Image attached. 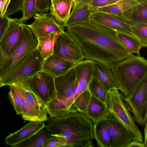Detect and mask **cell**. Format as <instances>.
Masks as SVG:
<instances>
[{
  "label": "cell",
  "instance_id": "cell-1",
  "mask_svg": "<svg viewBox=\"0 0 147 147\" xmlns=\"http://www.w3.org/2000/svg\"><path fill=\"white\" fill-rule=\"evenodd\" d=\"M66 32L78 44L84 58L111 69L133 54L118 39L116 31L90 21L67 26Z\"/></svg>",
  "mask_w": 147,
  "mask_h": 147
},
{
  "label": "cell",
  "instance_id": "cell-2",
  "mask_svg": "<svg viewBox=\"0 0 147 147\" xmlns=\"http://www.w3.org/2000/svg\"><path fill=\"white\" fill-rule=\"evenodd\" d=\"M47 121L45 128L52 134L64 136L69 147H81L85 142L94 138L93 122L82 113H71L58 117H50Z\"/></svg>",
  "mask_w": 147,
  "mask_h": 147
},
{
  "label": "cell",
  "instance_id": "cell-3",
  "mask_svg": "<svg viewBox=\"0 0 147 147\" xmlns=\"http://www.w3.org/2000/svg\"><path fill=\"white\" fill-rule=\"evenodd\" d=\"M112 70L120 88L127 98L147 77V61L140 55L133 54L116 64Z\"/></svg>",
  "mask_w": 147,
  "mask_h": 147
},
{
  "label": "cell",
  "instance_id": "cell-4",
  "mask_svg": "<svg viewBox=\"0 0 147 147\" xmlns=\"http://www.w3.org/2000/svg\"><path fill=\"white\" fill-rule=\"evenodd\" d=\"M123 96L117 89L108 92L107 105L109 111L128 131L133 140L143 142L141 132L127 108Z\"/></svg>",
  "mask_w": 147,
  "mask_h": 147
},
{
  "label": "cell",
  "instance_id": "cell-5",
  "mask_svg": "<svg viewBox=\"0 0 147 147\" xmlns=\"http://www.w3.org/2000/svg\"><path fill=\"white\" fill-rule=\"evenodd\" d=\"M38 41L30 29L24 25L21 40L17 48L7 57L0 68V77L2 79L37 49Z\"/></svg>",
  "mask_w": 147,
  "mask_h": 147
},
{
  "label": "cell",
  "instance_id": "cell-6",
  "mask_svg": "<svg viewBox=\"0 0 147 147\" xmlns=\"http://www.w3.org/2000/svg\"><path fill=\"white\" fill-rule=\"evenodd\" d=\"M45 60L36 49L2 79V87L31 78L42 71Z\"/></svg>",
  "mask_w": 147,
  "mask_h": 147
},
{
  "label": "cell",
  "instance_id": "cell-7",
  "mask_svg": "<svg viewBox=\"0 0 147 147\" xmlns=\"http://www.w3.org/2000/svg\"><path fill=\"white\" fill-rule=\"evenodd\" d=\"M29 87L38 95L46 107L55 99V77L42 70L28 79Z\"/></svg>",
  "mask_w": 147,
  "mask_h": 147
},
{
  "label": "cell",
  "instance_id": "cell-8",
  "mask_svg": "<svg viewBox=\"0 0 147 147\" xmlns=\"http://www.w3.org/2000/svg\"><path fill=\"white\" fill-rule=\"evenodd\" d=\"M124 98L137 122L144 125L147 122V77L130 96Z\"/></svg>",
  "mask_w": 147,
  "mask_h": 147
},
{
  "label": "cell",
  "instance_id": "cell-9",
  "mask_svg": "<svg viewBox=\"0 0 147 147\" xmlns=\"http://www.w3.org/2000/svg\"><path fill=\"white\" fill-rule=\"evenodd\" d=\"M53 55L76 63L84 58L78 44L66 31L61 33L57 39Z\"/></svg>",
  "mask_w": 147,
  "mask_h": 147
},
{
  "label": "cell",
  "instance_id": "cell-10",
  "mask_svg": "<svg viewBox=\"0 0 147 147\" xmlns=\"http://www.w3.org/2000/svg\"><path fill=\"white\" fill-rule=\"evenodd\" d=\"M7 28L0 40V49L7 57L20 44L22 37L24 24L21 19L9 17Z\"/></svg>",
  "mask_w": 147,
  "mask_h": 147
},
{
  "label": "cell",
  "instance_id": "cell-11",
  "mask_svg": "<svg viewBox=\"0 0 147 147\" xmlns=\"http://www.w3.org/2000/svg\"><path fill=\"white\" fill-rule=\"evenodd\" d=\"M33 17V22L24 25L30 29L37 40L52 33L65 32V27L58 23L50 13H37Z\"/></svg>",
  "mask_w": 147,
  "mask_h": 147
},
{
  "label": "cell",
  "instance_id": "cell-12",
  "mask_svg": "<svg viewBox=\"0 0 147 147\" xmlns=\"http://www.w3.org/2000/svg\"><path fill=\"white\" fill-rule=\"evenodd\" d=\"M105 118L108 125L111 147H128L133 140L126 128L110 112Z\"/></svg>",
  "mask_w": 147,
  "mask_h": 147
},
{
  "label": "cell",
  "instance_id": "cell-13",
  "mask_svg": "<svg viewBox=\"0 0 147 147\" xmlns=\"http://www.w3.org/2000/svg\"><path fill=\"white\" fill-rule=\"evenodd\" d=\"M90 19L92 22L109 28L116 32L134 36L132 32L130 26L118 16L94 11H92Z\"/></svg>",
  "mask_w": 147,
  "mask_h": 147
},
{
  "label": "cell",
  "instance_id": "cell-14",
  "mask_svg": "<svg viewBox=\"0 0 147 147\" xmlns=\"http://www.w3.org/2000/svg\"><path fill=\"white\" fill-rule=\"evenodd\" d=\"M77 83V89L71 101L70 108L76 99L82 93L88 89V84L94 73V62L87 59L78 63L74 67Z\"/></svg>",
  "mask_w": 147,
  "mask_h": 147
},
{
  "label": "cell",
  "instance_id": "cell-15",
  "mask_svg": "<svg viewBox=\"0 0 147 147\" xmlns=\"http://www.w3.org/2000/svg\"><path fill=\"white\" fill-rule=\"evenodd\" d=\"M45 125L43 121H30L20 129L7 136L5 142L7 145L13 147L45 128Z\"/></svg>",
  "mask_w": 147,
  "mask_h": 147
},
{
  "label": "cell",
  "instance_id": "cell-16",
  "mask_svg": "<svg viewBox=\"0 0 147 147\" xmlns=\"http://www.w3.org/2000/svg\"><path fill=\"white\" fill-rule=\"evenodd\" d=\"M77 63L53 55L45 60L42 70L57 77L65 74Z\"/></svg>",
  "mask_w": 147,
  "mask_h": 147
},
{
  "label": "cell",
  "instance_id": "cell-17",
  "mask_svg": "<svg viewBox=\"0 0 147 147\" xmlns=\"http://www.w3.org/2000/svg\"><path fill=\"white\" fill-rule=\"evenodd\" d=\"M118 16L130 26L138 24H147V0L142 1Z\"/></svg>",
  "mask_w": 147,
  "mask_h": 147
},
{
  "label": "cell",
  "instance_id": "cell-18",
  "mask_svg": "<svg viewBox=\"0 0 147 147\" xmlns=\"http://www.w3.org/2000/svg\"><path fill=\"white\" fill-rule=\"evenodd\" d=\"M28 78L22 79L25 94L40 121L44 122L48 119L45 105L36 94L29 86Z\"/></svg>",
  "mask_w": 147,
  "mask_h": 147
},
{
  "label": "cell",
  "instance_id": "cell-19",
  "mask_svg": "<svg viewBox=\"0 0 147 147\" xmlns=\"http://www.w3.org/2000/svg\"><path fill=\"white\" fill-rule=\"evenodd\" d=\"M94 62V75L108 92L114 89L120 88L114 76L112 69L99 63Z\"/></svg>",
  "mask_w": 147,
  "mask_h": 147
},
{
  "label": "cell",
  "instance_id": "cell-20",
  "mask_svg": "<svg viewBox=\"0 0 147 147\" xmlns=\"http://www.w3.org/2000/svg\"><path fill=\"white\" fill-rule=\"evenodd\" d=\"M92 11L89 4L79 2L73 6L69 18L63 25L67 27L89 22Z\"/></svg>",
  "mask_w": 147,
  "mask_h": 147
},
{
  "label": "cell",
  "instance_id": "cell-21",
  "mask_svg": "<svg viewBox=\"0 0 147 147\" xmlns=\"http://www.w3.org/2000/svg\"><path fill=\"white\" fill-rule=\"evenodd\" d=\"M109 112L106 103L91 96L84 114L94 124L105 118Z\"/></svg>",
  "mask_w": 147,
  "mask_h": 147
},
{
  "label": "cell",
  "instance_id": "cell-22",
  "mask_svg": "<svg viewBox=\"0 0 147 147\" xmlns=\"http://www.w3.org/2000/svg\"><path fill=\"white\" fill-rule=\"evenodd\" d=\"M11 84L14 86L20 99L23 109L22 118L26 121H40L27 97L22 80H17Z\"/></svg>",
  "mask_w": 147,
  "mask_h": 147
},
{
  "label": "cell",
  "instance_id": "cell-23",
  "mask_svg": "<svg viewBox=\"0 0 147 147\" xmlns=\"http://www.w3.org/2000/svg\"><path fill=\"white\" fill-rule=\"evenodd\" d=\"M73 6L72 0H65L51 4L50 13L58 23L63 25L69 18Z\"/></svg>",
  "mask_w": 147,
  "mask_h": 147
},
{
  "label": "cell",
  "instance_id": "cell-24",
  "mask_svg": "<svg viewBox=\"0 0 147 147\" xmlns=\"http://www.w3.org/2000/svg\"><path fill=\"white\" fill-rule=\"evenodd\" d=\"M93 132L94 138L98 146L111 147L108 125L105 118L94 123Z\"/></svg>",
  "mask_w": 147,
  "mask_h": 147
},
{
  "label": "cell",
  "instance_id": "cell-25",
  "mask_svg": "<svg viewBox=\"0 0 147 147\" xmlns=\"http://www.w3.org/2000/svg\"><path fill=\"white\" fill-rule=\"evenodd\" d=\"M60 34L53 32L47 36L40 37L37 39V49L44 60L53 55L55 42Z\"/></svg>",
  "mask_w": 147,
  "mask_h": 147
},
{
  "label": "cell",
  "instance_id": "cell-26",
  "mask_svg": "<svg viewBox=\"0 0 147 147\" xmlns=\"http://www.w3.org/2000/svg\"><path fill=\"white\" fill-rule=\"evenodd\" d=\"M45 128L13 147H42L45 142L52 134L48 129Z\"/></svg>",
  "mask_w": 147,
  "mask_h": 147
},
{
  "label": "cell",
  "instance_id": "cell-27",
  "mask_svg": "<svg viewBox=\"0 0 147 147\" xmlns=\"http://www.w3.org/2000/svg\"><path fill=\"white\" fill-rule=\"evenodd\" d=\"M88 90L91 96L107 103L108 92L94 75L89 83Z\"/></svg>",
  "mask_w": 147,
  "mask_h": 147
},
{
  "label": "cell",
  "instance_id": "cell-28",
  "mask_svg": "<svg viewBox=\"0 0 147 147\" xmlns=\"http://www.w3.org/2000/svg\"><path fill=\"white\" fill-rule=\"evenodd\" d=\"M117 36L120 42L133 54L140 55V51L143 46L138 38L134 36L117 32Z\"/></svg>",
  "mask_w": 147,
  "mask_h": 147
},
{
  "label": "cell",
  "instance_id": "cell-29",
  "mask_svg": "<svg viewBox=\"0 0 147 147\" xmlns=\"http://www.w3.org/2000/svg\"><path fill=\"white\" fill-rule=\"evenodd\" d=\"M91 96L88 89L82 93L74 101L70 109V113L79 112L85 114Z\"/></svg>",
  "mask_w": 147,
  "mask_h": 147
},
{
  "label": "cell",
  "instance_id": "cell-30",
  "mask_svg": "<svg viewBox=\"0 0 147 147\" xmlns=\"http://www.w3.org/2000/svg\"><path fill=\"white\" fill-rule=\"evenodd\" d=\"M24 0H0V6L3 16L14 14L22 8Z\"/></svg>",
  "mask_w": 147,
  "mask_h": 147
},
{
  "label": "cell",
  "instance_id": "cell-31",
  "mask_svg": "<svg viewBox=\"0 0 147 147\" xmlns=\"http://www.w3.org/2000/svg\"><path fill=\"white\" fill-rule=\"evenodd\" d=\"M20 10L22 13L21 20L23 23L25 22L37 13L36 0H24Z\"/></svg>",
  "mask_w": 147,
  "mask_h": 147
},
{
  "label": "cell",
  "instance_id": "cell-32",
  "mask_svg": "<svg viewBox=\"0 0 147 147\" xmlns=\"http://www.w3.org/2000/svg\"><path fill=\"white\" fill-rule=\"evenodd\" d=\"M69 147L67 140L61 134H52L45 142L42 147Z\"/></svg>",
  "mask_w": 147,
  "mask_h": 147
},
{
  "label": "cell",
  "instance_id": "cell-33",
  "mask_svg": "<svg viewBox=\"0 0 147 147\" xmlns=\"http://www.w3.org/2000/svg\"><path fill=\"white\" fill-rule=\"evenodd\" d=\"M134 36L140 41L143 47H147V24L141 23L130 26Z\"/></svg>",
  "mask_w": 147,
  "mask_h": 147
},
{
  "label": "cell",
  "instance_id": "cell-34",
  "mask_svg": "<svg viewBox=\"0 0 147 147\" xmlns=\"http://www.w3.org/2000/svg\"><path fill=\"white\" fill-rule=\"evenodd\" d=\"M9 97L11 104L17 114L22 115L23 109L20 98L14 86L12 84L9 85Z\"/></svg>",
  "mask_w": 147,
  "mask_h": 147
},
{
  "label": "cell",
  "instance_id": "cell-35",
  "mask_svg": "<svg viewBox=\"0 0 147 147\" xmlns=\"http://www.w3.org/2000/svg\"><path fill=\"white\" fill-rule=\"evenodd\" d=\"M117 3L121 13L140 3L135 0H120Z\"/></svg>",
  "mask_w": 147,
  "mask_h": 147
},
{
  "label": "cell",
  "instance_id": "cell-36",
  "mask_svg": "<svg viewBox=\"0 0 147 147\" xmlns=\"http://www.w3.org/2000/svg\"><path fill=\"white\" fill-rule=\"evenodd\" d=\"M112 0H92L90 5L94 11L97 9L113 4Z\"/></svg>",
  "mask_w": 147,
  "mask_h": 147
},
{
  "label": "cell",
  "instance_id": "cell-37",
  "mask_svg": "<svg viewBox=\"0 0 147 147\" xmlns=\"http://www.w3.org/2000/svg\"><path fill=\"white\" fill-rule=\"evenodd\" d=\"M38 12L45 13L49 10L50 0H36Z\"/></svg>",
  "mask_w": 147,
  "mask_h": 147
},
{
  "label": "cell",
  "instance_id": "cell-38",
  "mask_svg": "<svg viewBox=\"0 0 147 147\" xmlns=\"http://www.w3.org/2000/svg\"><path fill=\"white\" fill-rule=\"evenodd\" d=\"M9 19L8 16L0 15V40L2 38L8 26Z\"/></svg>",
  "mask_w": 147,
  "mask_h": 147
},
{
  "label": "cell",
  "instance_id": "cell-39",
  "mask_svg": "<svg viewBox=\"0 0 147 147\" xmlns=\"http://www.w3.org/2000/svg\"><path fill=\"white\" fill-rule=\"evenodd\" d=\"M145 147V146L143 143L132 140L128 146V147Z\"/></svg>",
  "mask_w": 147,
  "mask_h": 147
},
{
  "label": "cell",
  "instance_id": "cell-40",
  "mask_svg": "<svg viewBox=\"0 0 147 147\" xmlns=\"http://www.w3.org/2000/svg\"><path fill=\"white\" fill-rule=\"evenodd\" d=\"M6 57L0 49V68L3 65Z\"/></svg>",
  "mask_w": 147,
  "mask_h": 147
},
{
  "label": "cell",
  "instance_id": "cell-41",
  "mask_svg": "<svg viewBox=\"0 0 147 147\" xmlns=\"http://www.w3.org/2000/svg\"><path fill=\"white\" fill-rule=\"evenodd\" d=\"M94 145L92 140H88L85 142L81 147H93Z\"/></svg>",
  "mask_w": 147,
  "mask_h": 147
},
{
  "label": "cell",
  "instance_id": "cell-42",
  "mask_svg": "<svg viewBox=\"0 0 147 147\" xmlns=\"http://www.w3.org/2000/svg\"><path fill=\"white\" fill-rule=\"evenodd\" d=\"M147 122L146 123L145 125V127L144 129V141H143V144L145 146V147H147Z\"/></svg>",
  "mask_w": 147,
  "mask_h": 147
},
{
  "label": "cell",
  "instance_id": "cell-43",
  "mask_svg": "<svg viewBox=\"0 0 147 147\" xmlns=\"http://www.w3.org/2000/svg\"><path fill=\"white\" fill-rule=\"evenodd\" d=\"M83 0H72L73 3V6L78 4Z\"/></svg>",
  "mask_w": 147,
  "mask_h": 147
},
{
  "label": "cell",
  "instance_id": "cell-44",
  "mask_svg": "<svg viewBox=\"0 0 147 147\" xmlns=\"http://www.w3.org/2000/svg\"><path fill=\"white\" fill-rule=\"evenodd\" d=\"M65 0H50L51 1V4H52L54 3H57L61 1H62Z\"/></svg>",
  "mask_w": 147,
  "mask_h": 147
},
{
  "label": "cell",
  "instance_id": "cell-45",
  "mask_svg": "<svg viewBox=\"0 0 147 147\" xmlns=\"http://www.w3.org/2000/svg\"><path fill=\"white\" fill-rule=\"evenodd\" d=\"M2 87V79L0 77V88Z\"/></svg>",
  "mask_w": 147,
  "mask_h": 147
},
{
  "label": "cell",
  "instance_id": "cell-46",
  "mask_svg": "<svg viewBox=\"0 0 147 147\" xmlns=\"http://www.w3.org/2000/svg\"><path fill=\"white\" fill-rule=\"evenodd\" d=\"M120 0H112L113 3H116Z\"/></svg>",
  "mask_w": 147,
  "mask_h": 147
},
{
  "label": "cell",
  "instance_id": "cell-47",
  "mask_svg": "<svg viewBox=\"0 0 147 147\" xmlns=\"http://www.w3.org/2000/svg\"><path fill=\"white\" fill-rule=\"evenodd\" d=\"M135 0L137 1L138 2H139V3H141L142 1H141V0Z\"/></svg>",
  "mask_w": 147,
  "mask_h": 147
},
{
  "label": "cell",
  "instance_id": "cell-48",
  "mask_svg": "<svg viewBox=\"0 0 147 147\" xmlns=\"http://www.w3.org/2000/svg\"><path fill=\"white\" fill-rule=\"evenodd\" d=\"M1 14V8L0 6V15Z\"/></svg>",
  "mask_w": 147,
  "mask_h": 147
},
{
  "label": "cell",
  "instance_id": "cell-49",
  "mask_svg": "<svg viewBox=\"0 0 147 147\" xmlns=\"http://www.w3.org/2000/svg\"><path fill=\"white\" fill-rule=\"evenodd\" d=\"M141 1H143L146 0H141Z\"/></svg>",
  "mask_w": 147,
  "mask_h": 147
}]
</instances>
